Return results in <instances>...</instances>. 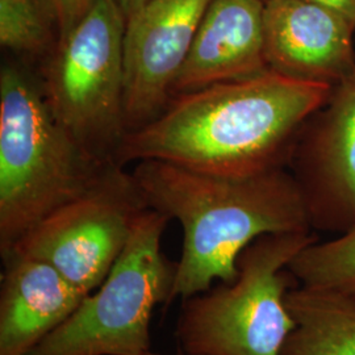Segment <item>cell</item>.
<instances>
[{"mask_svg":"<svg viewBox=\"0 0 355 355\" xmlns=\"http://www.w3.org/2000/svg\"><path fill=\"white\" fill-rule=\"evenodd\" d=\"M331 89L268 69L175 95L149 124L127 133L116 164L161 161L232 177L284 166Z\"/></svg>","mask_w":355,"mask_h":355,"instance_id":"1","label":"cell"},{"mask_svg":"<svg viewBox=\"0 0 355 355\" xmlns=\"http://www.w3.org/2000/svg\"><path fill=\"white\" fill-rule=\"evenodd\" d=\"M132 174L149 208L183 230L170 304L208 291L214 282H234L240 254L257 239L312 232L302 191L286 166L232 177L141 161Z\"/></svg>","mask_w":355,"mask_h":355,"instance_id":"2","label":"cell"},{"mask_svg":"<svg viewBox=\"0 0 355 355\" xmlns=\"http://www.w3.org/2000/svg\"><path fill=\"white\" fill-rule=\"evenodd\" d=\"M114 162L82 146L57 120L40 79L17 60L0 70V254L92 189Z\"/></svg>","mask_w":355,"mask_h":355,"instance_id":"3","label":"cell"},{"mask_svg":"<svg viewBox=\"0 0 355 355\" xmlns=\"http://www.w3.org/2000/svg\"><path fill=\"white\" fill-rule=\"evenodd\" d=\"M318 237L312 232L266 234L245 248L239 275L183 300L175 328L189 355H280L296 322L287 292L299 286L293 257Z\"/></svg>","mask_w":355,"mask_h":355,"instance_id":"4","label":"cell"},{"mask_svg":"<svg viewBox=\"0 0 355 355\" xmlns=\"http://www.w3.org/2000/svg\"><path fill=\"white\" fill-rule=\"evenodd\" d=\"M168 217L148 208L108 277L28 355H148L154 309L170 304L177 262L162 250Z\"/></svg>","mask_w":355,"mask_h":355,"instance_id":"5","label":"cell"},{"mask_svg":"<svg viewBox=\"0 0 355 355\" xmlns=\"http://www.w3.org/2000/svg\"><path fill=\"white\" fill-rule=\"evenodd\" d=\"M125 26L116 0H96L40 66L38 76L57 120L91 154L114 164L128 133Z\"/></svg>","mask_w":355,"mask_h":355,"instance_id":"6","label":"cell"},{"mask_svg":"<svg viewBox=\"0 0 355 355\" xmlns=\"http://www.w3.org/2000/svg\"><path fill=\"white\" fill-rule=\"evenodd\" d=\"M148 208L133 174L114 164L92 189L45 217L1 257L41 259L89 295L108 277Z\"/></svg>","mask_w":355,"mask_h":355,"instance_id":"7","label":"cell"},{"mask_svg":"<svg viewBox=\"0 0 355 355\" xmlns=\"http://www.w3.org/2000/svg\"><path fill=\"white\" fill-rule=\"evenodd\" d=\"M288 164L312 230L355 225V66L299 133Z\"/></svg>","mask_w":355,"mask_h":355,"instance_id":"8","label":"cell"},{"mask_svg":"<svg viewBox=\"0 0 355 355\" xmlns=\"http://www.w3.org/2000/svg\"><path fill=\"white\" fill-rule=\"evenodd\" d=\"M211 0H149L124 36L128 133L153 121L173 99L178 76Z\"/></svg>","mask_w":355,"mask_h":355,"instance_id":"9","label":"cell"},{"mask_svg":"<svg viewBox=\"0 0 355 355\" xmlns=\"http://www.w3.org/2000/svg\"><path fill=\"white\" fill-rule=\"evenodd\" d=\"M355 24L313 0L265 1L270 70L297 80L336 86L355 66Z\"/></svg>","mask_w":355,"mask_h":355,"instance_id":"10","label":"cell"},{"mask_svg":"<svg viewBox=\"0 0 355 355\" xmlns=\"http://www.w3.org/2000/svg\"><path fill=\"white\" fill-rule=\"evenodd\" d=\"M266 70L265 0H211L173 98Z\"/></svg>","mask_w":355,"mask_h":355,"instance_id":"11","label":"cell"},{"mask_svg":"<svg viewBox=\"0 0 355 355\" xmlns=\"http://www.w3.org/2000/svg\"><path fill=\"white\" fill-rule=\"evenodd\" d=\"M1 259L0 355H28L87 295L41 259L19 254Z\"/></svg>","mask_w":355,"mask_h":355,"instance_id":"12","label":"cell"},{"mask_svg":"<svg viewBox=\"0 0 355 355\" xmlns=\"http://www.w3.org/2000/svg\"><path fill=\"white\" fill-rule=\"evenodd\" d=\"M286 306L296 327L280 355H355V296L296 286Z\"/></svg>","mask_w":355,"mask_h":355,"instance_id":"13","label":"cell"},{"mask_svg":"<svg viewBox=\"0 0 355 355\" xmlns=\"http://www.w3.org/2000/svg\"><path fill=\"white\" fill-rule=\"evenodd\" d=\"M60 42L51 0H0V45L23 64H44Z\"/></svg>","mask_w":355,"mask_h":355,"instance_id":"14","label":"cell"},{"mask_svg":"<svg viewBox=\"0 0 355 355\" xmlns=\"http://www.w3.org/2000/svg\"><path fill=\"white\" fill-rule=\"evenodd\" d=\"M288 270L305 288L355 296V225L329 241L309 243Z\"/></svg>","mask_w":355,"mask_h":355,"instance_id":"15","label":"cell"},{"mask_svg":"<svg viewBox=\"0 0 355 355\" xmlns=\"http://www.w3.org/2000/svg\"><path fill=\"white\" fill-rule=\"evenodd\" d=\"M96 0H51L60 24V41L89 13Z\"/></svg>","mask_w":355,"mask_h":355,"instance_id":"16","label":"cell"},{"mask_svg":"<svg viewBox=\"0 0 355 355\" xmlns=\"http://www.w3.org/2000/svg\"><path fill=\"white\" fill-rule=\"evenodd\" d=\"M341 13L355 24V0H313Z\"/></svg>","mask_w":355,"mask_h":355,"instance_id":"17","label":"cell"},{"mask_svg":"<svg viewBox=\"0 0 355 355\" xmlns=\"http://www.w3.org/2000/svg\"><path fill=\"white\" fill-rule=\"evenodd\" d=\"M116 1L128 20L130 16H133L139 10H141L149 0H116Z\"/></svg>","mask_w":355,"mask_h":355,"instance_id":"18","label":"cell"},{"mask_svg":"<svg viewBox=\"0 0 355 355\" xmlns=\"http://www.w3.org/2000/svg\"><path fill=\"white\" fill-rule=\"evenodd\" d=\"M148 355H164V354H157V353H149V354ZM178 355H189V354H184V353H183V354H178Z\"/></svg>","mask_w":355,"mask_h":355,"instance_id":"19","label":"cell"},{"mask_svg":"<svg viewBox=\"0 0 355 355\" xmlns=\"http://www.w3.org/2000/svg\"><path fill=\"white\" fill-rule=\"evenodd\" d=\"M265 1H266V0H265Z\"/></svg>","mask_w":355,"mask_h":355,"instance_id":"20","label":"cell"}]
</instances>
